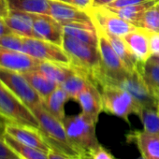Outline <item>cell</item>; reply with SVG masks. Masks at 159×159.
Returning a JSON list of instances; mask_svg holds the SVG:
<instances>
[{"label": "cell", "mask_w": 159, "mask_h": 159, "mask_svg": "<svg viewBox=\"0 0 159 159\" xmlns=\"http://www.w3.org/2000/svg\"><path fill=\"white\" fill-rule=\"evenodd\" d=\"M62 47L70 58L69 66L76 72L98 85L105 76L98 48L80 41L66 34H64Z\"/></svg>", "instance_id": "6da1fadb"}, {"label": "cell", "mask_w": 159, "mask_h": 159, "mask_svg": "<svg viewBox=\"0 0 159 159\" xmlns=\"http://www.w3.org/2000/svg\"><path fill=\"white\" fill-rule=\"evenodd\" d=\"M31 111L36 116L39 130L52 150L73 159H82L83 155L69 142L63 122L50 113L43 103L32 108Z\"/></svg>", "instance_id": "7a4b0ae2"}, {"label": "cell", "mask_w": 159, "mask_h": 159, "mask_svg": "<svg viewBox=\"0 0 159 159\" xmlns=\"http://www.w3.org/2000/svg\"><path fill=\"white\" fill-rule=\"evenodd\" d=\"M63 125L69 142L82 155L100 144L96 135L97 124L83 112L66 116Z\"/></svg>", "instance_id": "3957f363"}, {"label": "cell", "mask_w": 159, "mask_h": 159, "mask_svg": "<svg viewBox=\"0 0 159 159\" xmlns=\"http://www.w3.org/2000/svg\"><path fill=\"white\" fill-rule=\"evenodd\" d=\"M0 120L19 125L39 129V122L31 111L0 82Z\"/></svg>", "instance_id": "277c9868"}, {"label": "cell", "mask_w": 159, "mask_h": 159, "mask_svg": "<svg viewBox=\"0 0 159 159\" xmlns=\"http://www.w3.org/2000/svg\"><path fill=\"white\" fill-rule=\"evenodd\" d=\"M101 95L103 111L117 116L126 123H129V116L137 115L141 108L126 90L114 84L103 85Z\"/></svg>", "instance_id": "5b68a950"}, {"label": "cell", "mask_w": 159, "mask_h": 159, "mask_svg": "<svg viewBox=\"0 0 159 159\" xmlns=\"http://www.w3.org/2000/svg\"><path fill=\"white\" fill-rule=\"evenodd\" d=\"M96 29L98 38V48L100 53L102 67L105 74L98 85L103 86L104 84L120 81V80L127 76L130 71L127 69L119 55L116 53L103 32L98 27H96Z\"/></svg>", "instance_id": "8992f818"}, {"label": "cell", "mask_w": 159, "mask_h": 159, "mask_svg": "<svg viewBox=\"0 0 159 159\" xmlns=\"http://www.w3.org/2000/svg\"><path fill=\"white\" fill-rule=\"evenodd\" d=\"M0 82L30 110L44 102L23 73L0 67Z\"/></svg>", "instance_id": "52a82bcc"}, {"label": "cell", "mask_w": 159, "mask_h": 159, "mask_svg": "<svg viewBox=\"0 0 159 159\" xmlns=\"http://www.w3.org/2000/svg\"><path fill=\"white\" fill-rule=\"evenodd\" d=\"M24 52L42 62L70 65V58L62 46L33 38H24Z\"/></svg>", "instance_id": "ba28073f"}, {"label": "cell", "mask_w": 159, "mask_h": 159, "mask_svg": "<svg viewBox=\"0 0 159 159\" xmlns=\"http://www.w3.org/2000/svg\"><path fill=\"white\" fill-rule=\"evenodd\" d=\"M107 84H114L126 90L140 107L158 109L159 99H157L152 94L142 75L139 71L130 72L127 76H125L120 81L110 83Z\"/></svg>", "instance_id": "9c48e42d"}, {"label": "cell", "mask_w": 159, "mask_h": 159, "mask_svg": "<svg viewBox=\"0 0 159 159\" xmlns=\"http://www.w3.org/2000/svg\"><path fill=\"white\" fill-rule=\"evenodd\" d=\"M87 13L96 27L118 37L123 38L137 28L105 7H94Z\"/></svg>", "instance_id": "30bf717a"}, {"label": "cell", "mask_w": 159, "mask_h": 159, "mask_svg": "<svg viewBox=\"0 0 159 159\" xmlns=\"http://www.w3.org/2000/svg\"><path fill=\"white\" fill-rule=\"evenodd\" d=\"M33 29L36 39H43L62 46L64 38L63 25L50 15L32 14Z\"/></svg>", "instance_id": "8fae6325"}, {"label": "cell", "mask_w": 159, "mask_h": 159, "mask_svg": "<svg viewBox=\"0 0 159 159\" xmlns=\"http://www.w3.org/2000/svg\"><path fill=\"white\" fill-rule=\"evenodd\" d=\"M50 16L62 25L93 24L89 14L85 11L56 0H50Z\"/></svg>", "instance_id": "7c38bea8"}, {"label": "cell", "mask_w": 159, "mask_h": 159, "mask_svg": "<svg viewBox=\"0 0 159 159\" xmlns=\"http://www.w3.org/2000/svg\"><path fill=\"white\" fill-rule=\"evenodd\" d=\"M4 131L14 139L26 146H30L46 152H49L51 150V147L46 142L40 130L38 128L5 123Z\"/></svg>", "instance_id": "4fadbf2b"}, {"label": "cell", "mask_w": 159, "mask_h": 159, "mask_svg": "<svg viewBox=\"0 0 159 159\" xmlns=\"http://www.w3.org/2000/svg\"><path fill=\"white\" fill-rule=\"evenodd\" d=\"M40 61L24 52L0 46V67L25 73L38 69Z\"/></svg>", "instance_id": "5bb4252c"}, {"label": "cell", "mask_w": 159, "mask_h": 159, "mask_svg": "<svg viewBox=\"0 0 159 159\" xmlns=\"http://www.w3.org/2000/svg\"><path fill=\"white\" fill-rule=\"evenodd\" d=\"M76 101L81 106L82 112L98 124L99 115L103 111V101L97 84L89 82L85 89L76 98Z\"/></svg>", "instance_id": "9a60e30c"}, {"label": "cell", "mask_w": 159, "mask_h": 159, "mask_svg": "<svg viewBox=\"0 0 159 159\" xmlns=\"http://www.w3.org/2000/svg\"><path fill=\"white\" fill-rule=\"evenodd\" d=\"M126 142L135 144L145 159H159V136L143 130H133L125 135Z\"/></svg>", "instance_id": "2e32d148"}, {"label": "cell", "mask_w": 159, "mask_h": 159, "mask_svg": "<svg viewBox=\"0 0 159 159\" xmlns=\"http://www.w3.org/2000/svg\"><path fill=\"white\" fill-rule=\"evenodd\" d=\"M139 64H145L151 57L148 31L136 28L123 37Z\"/></svg>", "instance_id": "e0dca14e"}, {"label": "cell", "mask_w": 159, "mask_h": 159, "mask_svg": "<svg viewBox=\"0 0 159 159\" xmlns=\"http://www.w3.org/2000/svg\"><path fill=\"white\" fill-rule=\"evenodd\" d=\"M4 22L12 32L24 38L36 39L33 29V16L31 13L9 11L8 15L4 18Z\"/></svg>", "instance_id": "ac0fdd59"}, {"label": "cell", "mask_w": 159, "mask_h": 159, "mask_svg": "<svg viewBox=\"0 0 159 159\" xmlns=\"http://www.w3.org/2000/svg\"><path fill=\"white\" fill-rule=\"evenodd\" d=\"M101 31L103 32V34L105 35V37L108 39V40L111 44L112 48L114 49V51L116 52V53L119 55V57L121 58V60L123 61V63L125 65V66L127 67V69L130 72L138 71L144 65V64H139L138 62L137 58L132 53L131 50L129 49V47L127 46L126 42L125 41V39L122 37H118V36H115V35L107 33V32H105L103 30H101Z\"/></svg>", "instance_id": "d6986e66"}, {"label": "cell", "mask_w": 159, "mask_h": 159, "mask_svg": "<svg viewBox=\"0 0 159 159\" xmlns=\"http://www.w3.org/2000/svg\"><path fill=\"white\" fill-rule=\"evenodd\" d=\"M32 87L42 98L43 101L57 88L58 84L49 79L39 69H34L23 73Z\"/></svg>", "instance_id": "ffe728a7"}, {"label": "cell", "mask_w": 159, "mask_h": 159, "mask_svg": "<svg viewBox=\"0 0 159 159\" xmlns=\"http://www.w3.org/2000/svg\"><path fill=\"white\" fill-rule=\"evenodd\" d=\"M159 3V0H150V1L138 4V5H133L129 7H125V8H120V9H114V8H107L109 11L122 18L123 20L130 23L132 25L136 27L138 22L140 20L142 15L145 13L146 11H148L150 8L155 6L156 4Z\"/></svg>", "instance_id": "44dd1931"}, {"label": "cell", "mask_w": 159, "mask_h": 159, "mask_svg": "<svg viewBox=\"0 0 159 159\" xmlns=\"http://www.w3.org/2000/svg\"><path fill=\"white\" fill-rule=\"evenodd\" d=\"M9 11L50 15V0H5Z\"/></svg>", "instance_id": "7402d4cb"}, {"label": "cell", "mask_w": 159, "mask_h": 159, "mask_svg": "<svg viewBox=\"0 0 159 159\" xmlns=\"http://www.w3.org/2000/svg\"><path fill=\"white\" fill-rule=\"evenodd\" d=\"M64 34H66L74 39L89 44L94 47H98V32L94 24L90 25H63Z\"/></svg>", "instance_id": "603a6c76"}, {"label": "cell", "mask_w": 159, "mask_h": 159, "mask_svg": "<svg viewBox=\"0 0 159 159\" xmlns=\"http://www.w3.org/2000/svg\"><path fill=\"white\" fill-rule=\"evenodd\" d=\"M69 99L70 98L66 92L61 87V85H58L57 88L44 100L43 104L50 113L63 122L66 118L65 105Z\"/></svg>", "instance_id": "cb8c5ba5"}, {"label": "cell", "mask_w": 159, "mask_h": 159, "mask_svg": "<svg viewBox=\"0 0 159 159\" xmlns=\"http://www.w3.org/2000/svg\"><path fill=\"white\" fill-rule=\"evenodd\" d=\"M38 69L45 74L52 81L56 83L58 85H61L69 76L75 73V70L70 66L52 62L40 61Z\"/></svg>", "instance_id": "d4e9b609"}, {"label": "cell", "mask_w": 159, "mask_h": 159, "mask_svg": "<svg viewBox=\"0 0 159 159\" xmlns=\"http://www.w3.org/2000/svg\"><path fill=\"white\" fill-rule=\"evenodd\" d=\"M3 139L7 145L21 159H49L48 152L22 144L21 142L14 139L11 136L7 134L5 131L3 133Z\"/></svg>", "instance_id": "484cf974"}, {"label": "cell", "mask_w": 159, "mask_h": 159, "mask_svg": "<svg viewBox=\"0 0 159 159\" xmlns=\"http://www.w3.org/2000/svg\"><path fill=\"white\" fill-rule=\"evenodd\" d=\"M152 94L159 99V65L148 60L139 70Z\"/></svg>", "instance_id": "4316f807"}, {"label": "cell", "mask_w": 159, "mask_h": 159, "mask_svg": "<svg viewBox=\"0 0 159 159\" xmlns=\"http://www.w3.org/2000/svg\"><path fill=\"white\" fill-rule=\"evenodd\" d=\"M142 123L143 131L159 136V111L155 108L141 107L137 113Z\"/></svg>", "instance_id": "83f0119b"}, {"label": "cell", "mask_w": 159, "mask_h": 159, "mask_svg": "<svg viewBox=\"0 0 159 159\" xmlns=\"http://www.w3.org/2000/svg\"><path fill=\"white\" fill-rule=\"evenodd\" d=\"M89 82L86 77L75 71V73L69 76L61 84V87L66 92L70 99L76 100L79 95L85 89Z\"/></svg>", "instance_id": "f1b7e54d"}, {"label": "cell", "mask_w": 159, "mask_h": 159, "mask_svg": "<svg viewBox=\"0 0 159 159\" xmlns=\"http://www.w3.org/2000/svg\"><path fill=\"white\" fill-rule=\"evenodd\" d=\"M136 27L159 33V8L157 7V4L145 11Z\"/></svg>", "instance_id": "f546056e"}, {"label": "cell", "mask_w": 159, "mask_h": 159, "mask_svg": "<svg viewBox=\"0 0 159 159\" xmlns=\"http://www.w3.org/2000/svg\"><path fill=\"white\" fill-rule=\"evenodd\" d=\"M0 46L14 51L24 52V37L11 32L0 37Z\"/></svg>", "instance_id": "4dcf8cb0"}, {"label": "cell", "mask_w": 159, "mask_h": 159, "mask_svg": "<svg viewBox=\"0 0 159 159\" xmlns=\"http://www.w3.org/2000/svg\"><path fill=\"white\" fill-rule=\"evenodd\" d=\"M83 156L86 159H117L109 150H107L101 144L90 150L87 153H85Z\"/></svg>", "instance_id": "1f68e13d"}, {"label": "cell", "mask_w": 159, "mask_h": 159, "mask_svg": "<svg viewBox=\"0 0 159 159\" xmlns=\"http://www.w3.org/2000/svg\"><path fill=\"white\" fill-rule=\"evenodd\" d=\"M4 125H0V126H4ZM3 133L4 132L0 133V159H13L18 157L17 154L5 142L3 139Z\"/></svg>", "instance_id": "d6a6232c"}, {"label": "cell", "mask_w": 159, "mask_h": 159, "mask_svg": "<svg viewBox=\"0 0 159 159\" xmlns=\"http://www.w3.org/2000/svg\"><path fill=\"white\" fill-rule=\"evenodd\" d=\"M56 1L76 7L86 12L93 8V0H56Z\"/></svg>", "instance_id": "836d02e7"}, {"label": "cell", "mask_w": 159, "mask_h": 159, "mask_svg": "<svg viewBox=\"0 0 159 159\" xmlns=\"http://www.w3.org/2000/svg\"><path fill=\"white\" fill-rule=\"evenodd\" d=\"M147 1H150V0H116V1H114V2H111V3L106 5L105 7L120 9V8H125V7L141 4V3H144Z\"/></svg>", "instance_id": "e575fe53"}, {"label": "cell", "mask_w": 159, "mask_h": 159, "mask_svg": "<svg viewBox=\"0 0 159 159\" xmlns=\"http://www.w3.org/2000/svg\"><path fill=\"white\" fill-rule=\"evenodd\" d=\"M151 55H159V33L148 31Z\"/></svg>", "instance_id": "d590c367"}, {"label": "cell", "mask_w": 159, "mask_h": 159, "mask_svg": "<svg viewBox=\"0 0 159 159\" xmlns=\"http://www.w3.org/2000/svg\"><path fill=\"white\" fill-rule=\"evenodd\" d=\"M9 13V9L5 0H0V20L4 19Z\"/></svg>", "instance_id": "8d00e7d4"}, {"label": "cell", "mask_w": 159, "mask_h": 159, "mask_svg": "<svg viewBox=\"0 0 159 159\" xmlns=\"http://www.w3.org/2000/svg\"><path fill=\"white\" fill-rule=\"evenodd\" d=\"M48 155H49V159H73L71 157H68L66 155H64L60 152H57L53 150H50V152H48Z\"/></svg>", "instance_id": "74e56055"}, {"label": "cell", "mask_w": 159, "mask_h": 159, "mask_svg": "<svg viewBox=\"0 0 159 159\" xmlns=\"http://www.w3.org/2000/svg\"><path fill=\"white\" fill-rule=\"evenodd\" d=\"M11 32L12 31L9 28V26L4 22V19L0 20V37L6 34H9V33H11Z\"/></svg>", "instance_id": "f35d334b"}, {"label": "cell", "mask_w": 159, "mask_h": 159, "mask_svg": "<svg viewBox=\"0 0 159 159\" xmlns=\"http://www.w3.org/2000/svg\"><path fill=\"white\" fill-rule=\"evenodd\" d=\"M116 0H93V8L94 7H103L111 2H114Z\"/></svg>", "instance_id": "ab89813d"}, {"label": "cell", "mask_w": 159, "mask_h": 159, "mask_svg": "<svg viewBox=\"0 0 159 159\" xmlns=\"http://www.w3.org/2000/svg\"><path fill=\"white\" fill-rule=\"evenodd\" d=\"M149 60H151V61H152V62L159 65V55H151Z\"/></svg>", "instance_id": "60d3db41"}, {"label": "cell", "mask_w": 159, "mask_h": 159, "mask_svg": "<svg viewBox=\"0 0 159 159\" xmlns=\"http://www.w3.org/2000/svg\"><path fill=\"white\" fill-rule=\"evenodd\" d=\"M137 159H145V158H144V157H143V156L141 155L140 157H139V158H137Z\"/></svg>", "instance_id": "b9f144b4"}, {"label": "cell", "mask_w": 159, "mask_h": 159, "mask_svg": "<svg viewBox=\"0 0 159 159\" xmlns=\"http://www.w3.org/2000/svg\"><path fill=\"white\" fill-rule=\"evenodd\" d=\"M5 123L3 122V121H1V120H0V125H4Z\"/></svg>", "instance_id": "7bdbcfd3"}, {"label": "cell", "mask_w": 159, "mask_h": 159, "mask_svg": "<svg viewBox=\"0 0 159 159\" xmlns=\"http://www.w3.org/2000/svg\"><path fill=\"white\" fill-rule=\"evenodd\" d=\"M13 159H21V158H20V157L18 156V157H16V158H13Z\"/></svg>", "instance_id": "ee69618b"}, {"label": "cell", "mask_w": 159, "mask_h": 159, "mask_svg": "<svg viewBox=\"0 0 159 159\" xmlns=\"http://www.w3.org/2000/svg\"><path fill=\"white\" fill-rule=\"evenodd\" d=\"M82 159H86L85 157H84V156H82Z\"/></svg>", "instance_id": "f6af8a7d"}, {"label": "cell", "mask_w": 159, "mask_h": 159, "mask_svg": "<svg viewBox=\"0 0 159 159\" xmlns=\"http://www.w3.org/2000/svg\"><path fill=\"white\" fill-rule=\"evenodd\" d=\"M157 7H158V8H159V3H158V4H157Z\"/></svg>", "instance_id": "bcb514c9"}, {"label": "cell", "mask_w": 159, "mask_h": 159, "mask_svg": "<svg viewBox=\"0 0 159 159\" xmlns=\"http://www.w3.org/2000/svg\"><path fill=\"white\" fill-rule=\"evenodd\" d=\"M158 111H159V104H158Z\"/></svg>", "instance_id": "7dc6e473"}, {"label": "cell", "mask_w": 159, "mask_h": 159, "mask_svg": "<svg viewBox=\"0 0 159 159\" xmlns=\"http://www.w3.org/2000/svg\"><path fill=\"white\" fill-rule=\"evenodd\" d=\"M4 123H5V122H4Z\"/></svg>", "instance_id": "c3c4849f"}]
</instances>
